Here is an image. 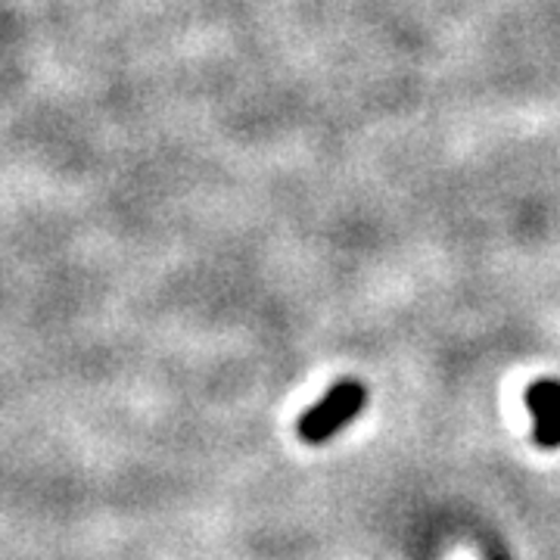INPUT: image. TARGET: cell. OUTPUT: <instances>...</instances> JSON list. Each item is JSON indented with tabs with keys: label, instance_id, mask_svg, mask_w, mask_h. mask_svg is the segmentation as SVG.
Returning a JSON list of instances; mask_svg holds the SVG:
<instances>
[{
	"label": "cell",
	"instance_id": "7a4b0ae2",
	"mask_svg": "<svg viewBox=\"0 0 560 560\" xmlns=\"http://www.w3.org/2000/svg\"><path fill=\"white\" fill-rule=\"evenodd\" d=\"M529 408L536 420V442L545 448L560 445V383L558 381H539L529 386Z\"/></svg>",
	"mask_w": 560,
	"mask_h": 560
},
{
	"label": "cell",
	"instance_id": "6da1fadb",
	"mask_svg": "<svg viewBox=\"0 0 560 560\" xmlns=\"http://www.w3.org/2000/svg\"><path fill=\"white\" fill-rule=\"evenodd\" d=\"M364 405V386L359 383H340L337 389H330V396L315 405L300 423L302 440L320 442L327 440L334 430H340L342 423L359 415V408Z\"/></svg>",
	"mask_w": 560,
	"mask_h": 560
},
{
	"label": "cell",
	"instance_id": "3957f363",
	"mask_svg": "<svg viewBox=\"0 0 560 560\" xmlns=\"http://www.w3.org/2000/svg\"><path fill=\"white\" fill-rule=\"evenodd\" d=\"M458 560H470V558H467V555H460V558Z\"/></svg>",
	"mask_w": 560,
	"mask_h": 560
}]
</instances>
